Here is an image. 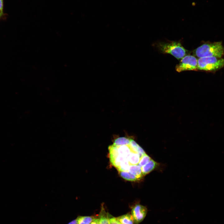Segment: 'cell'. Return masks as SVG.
I'll use <instances>...</instances> for the list:
<instances>
[{
	"mask_svg": "<svg viewBox=\"0 0 224 224\" xmlns=\"http://www.w3.org/2000/svg\"><path fill=\"white\" fill-rule=\"evenodd\" d=\"M99 219L94 218L90 224H99Z\"/></svg>",
	"mask_w": 224,
	"mask_h": 224,
	"instance_id": "cell-17",
	"label": "cell"
},
{
	"mask_svg": "<svg viewBox=\"0 0 224 224\" xmlns=\"http://www.w3.org/2000/svg\"><path fill=\"white\" fill-rule=\"evenodd\" d=\"M194 54L199 58L215 57L222 58L224 55V48L221 42L204 44L194 50Z\"/></svg>",
	"mask_w": 224,
	"mask_h": 224,
	"instance_id": "cell-1",
	"label": "cell"
},
{
	"mask_svg": "<svg viewBox=\"0 0 224 224\" xmlns=\"http://www.w3.org/2000/svg\"><path fill=\"white\" fill-rule=\"evenodd\" d=\"M99 224H109L108 214L106 213L103 206L99 217Z\"/></svg>",
	"mask_w": 224,
	"mask_h": 224,
	"instance_id": "cell-13",
	"label": "cell"
},
{
	"mask_svg": "<svg viewBox=\"0 0 224 224\" xmlns=\"http://www.w3.org/2000/svg\"><path fill=\"white\" fill-rule=\"evenodd\" d=\"M131 139L125 137H119L114 140L113 145L116 146L128 145Z\"/></svg>",
	"mask_w": 224,
	"mask_h": 224,
	"instance_id": "cell-10",
	"label": "cell"
},
{
	"mask_svg": "<svg viewBox=\"0 0 224 224\" xmlns=\"http://www.w3.org/2000/svg\"><path fill=\"white\" fill-rule=\"evenodd\" d=\"M68 224H78L77 219H75L72 221L69 222Z\"/></svg>",
	"mask_w": 224,
	"mask_h": 224,
	"instance_id": "cell-18",
	"label": "cell"
},
{
	"mask_svg": "<svg viewBox=\"0 0 224 224\" xmlns=\"http://www.w3.org/2000/svg\"><path fill=\"white\" fill-rule=\"evenodd\" d=\"M127 171L136 176L138 180L141 179L143 176L141 167L138 165L130 166Z\"/></svg>",
	"mask_w": 224,
	"mask_h": 224,
	"instance_id": "cell-7",
	"label": "cell"
},
{
	"mask_svg": "<svg viewBox=\"0 0 224 224\" xmlns=\"http://www.w3.org/2000/svg\"><path fill=\"white\" fill-rule=\"evenodd\" d=\"M140 158L141 157L139 154L132 150L128 158V162L130 166L138 165Z\"/></svg>",
	"mask_w": 224,
	"mask_h": 224,
	"instance_id": "cell-8",
	"label": "cell"
},
{
	"mask_svg": "<svg viewBox=\"0 0 224 224\" xmlns=\"http://www.w3.org/2000/svg\"><path fill=\"white\" fill-rule=\"evenodd\" d=\"M119 174L123 179L128 181H134L138 180L136 176L128 171L119 172Z\"/></svg>",
	"mask_w": 224,
	"mask_h": 224,
	"instance_id": "cell-11",
	"label": "cell"
},
{
	"mask_svg": "<svg viewBox=\"0 0 224 224\" xmlns=\"http://www.w3.org/2000/svg\"><path fill=\"white\" fill-rule=\"evenodd\" d=\"M131 212L133 222L135 224H138L145 217L147 213V209L145 206L137 204L133 207Z\"/></svg>",
	"mask_w": 224,
	"mask_h": 224,
	"instance_id": "cell-5",
	"label": "cell"
},
{
	"mask_svg": "<svg viewBox=\"0 0 224 224\" xmlns=\"http://www.w3.org/2000/svg\"><path fill=\"white\" fill-rule=\"evenodd\" d=\"M158 47L163 53L169 54L178 59L183 58L187 53L186 50L179 42L160 43Z\"/></svg>",
	"mask_w": 224,
	"mask_h": 224,
	"instance_id": "cell-3",
	"label": "cell"
},
{
	"mask_svg": "<svg viewBox=\"0 0 224 224\" xmlns=\"http://www.w3.org/2000/svg\"><path fill=\"white\" fill-rule=\"evenodd\" d=\"M3 2L2 0H0V17H1L3 14Z\"/></svg>",
	"mask_w": 224,
	"mask_h": 224,
	"instance_id": "cell-16",
	"label": "cell"
},
{
	"mask_svg": "<svg viewBox=\"0 0 224 224\" xmlns=\"http://www.w3.org/2000/svg\"><path fill=\"white\" fill-rule=\"evenodd\" d=\"M108 217L109 224H121L117 218L112 217L109 214H108Z\"/></svg>",
	"mask_w": 224,
	"mask_h": 224,
	"instance_id": "cell-15",
	"label": "cell"
},
{
	"mask_svg": "<svg viewBox=\"0 0 224 224\" xmlns=\"http://www.w3.org/2000/svg\"><path fill=\"white\" fill-rule=\"evenodd\" d=\"M157 165V163L151 159L148 162L141 167L143 175H145L152 171L156 167Z\"/></svg>",
	"mask_w": 224,
	"mask_h": 224,
	"instance_id": "cell-6",
	"label": "cell"
},
{
	"mask_svg": "<svg viewBox=\"0 0 224 224\" xmlns=\"http://www.w3.org/2000/svg\"><path fill=\"white\" fill-rule=\"evenodd\" d=\"M224 67V58L215 57L199 58L198 60V70L214 71Z\"/></svg>",
	"mask_w": 224,
	"mask_h": 224,
	"instance_id": "cell-2",
	"label": "cell"
},
{
	"mask_svg": "<svg viewBox=\"0 0 224 224\" xmlns=\"http://www.w3.org/2000/svg\"><path fill=\"white\" fill-rule=\"evenodd\" d=\"M117 218L121 224H133L132 216L129 213L119 216Z\"/></svg>",
	"mask_w": 224,
	"mask_h": 224,
	"instance_id": "cell-9",
	"label": "cell"
},
{
	"mask_svg": "<svg viewBox=\"0 0 224 224\" xmlns=\"http://www.w3.org/2000/svg\"><path fill=\"white\" fill-rule=\"evenodd\" d=\"M151 159V157L146 154L141 158L138 165L142 167L148 162Z\"/></svg>",
	"mask_w": 224,
	"mask_h": 224,
	"instance_id": "cell-14",
	"label": "cell"
},
{
	"mask_svg": "<svg viewBox=\"0 0 224 224\" xmlns=\"http://www.w3.org/2000/svg\"><path fill=\"white\" fill-rule=\"evenodd\" d=\"M94 219L92 216H78L76 218L78 224H90Z\"/></svg>",
	"mask_w": 224,
	"mask_h": 224,
	"instance_id": "cell-12",
	"label": "cell"
},
{
	"mask_svg": "<svg viewBox=\"0 0 224 224\" xmlns=\"http://www.w3.org/2000/svg\"><path fill=\"white\" fill-rule=\"evenodd\" d=\"M175 70L178 72L198 70V59L194 56L186 55L183 58L180 63L176 65Z\"/></svg>",
	"mask_w": 224,
	"mask_h": 224,
	"instance_id": "cell-4",
	"label": "cell"
}]
</instances>
